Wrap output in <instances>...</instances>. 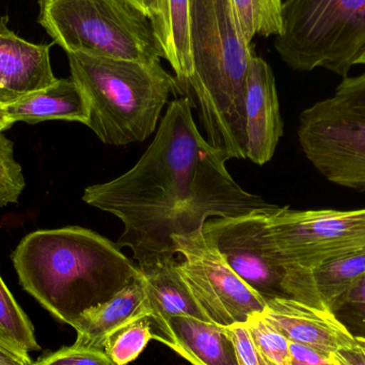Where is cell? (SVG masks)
<instances>
[{"instance_id":"cell-1","label":"cell","mask_w":365,"mask_h":365,"mask_svg":"<svg viewBox=\"0 0 365 365\" xmlns=\"http://www.w3.org/2000/svg\"><path fill=\"white\" fill-rule=\"evenodd\" d=\"M191 107L188 96L173 101L136 165L83 192L86 203L121 221L117 246L130 249L141 270L177 261L173 238L203 231L210 219L274 206L232 178L225 166L231 158L204 138Z\"/></svg>"},{"instance_id":"cell-2","label":"cell","mask_w":365,"mask_h":365,"mask_svg":"<svg viewBox=\"0 0 365 365\" xmlns=\"http://www.w3.org/2000/svg\"><path fill=\"white\" fill-rule=\"evenodd\" d=\"M12 261L23 289L70 326L140 276V268L117 244L81 227L30 233Z\"/></svg>"},{"instance_id":"cell-3","label":"cell","mask_w":365,"mask_h":365,"mask_svg":"<svg viewBox=\"0 0 365 365\" xmlns=\"http://www.w3.org/2000/svg\"><path fill=\"white\" fill-rule=\"evenodd\" d=\"M192 75L206 140L230 158H246L245 101L252 44L245 40L231 0H189Z\"/></svg>"},{"instance_id":"cell-4","label":"cell","mask_w":365,"mask_h":365,"mask_svg":"<svg viewBox=\"0 0 365 365\" xmlns=\"http://www.w3.org/2000/svg\"><path fill=\"white\" fill-rule=\"evenodd\" d=\"M71 76L88 105L86 125L105 145L143 143L158 128L177 78L160 61H130L68 53Z\"/></svg>"},{"instance_id":"cell-5","label":"cell","mask_w":365,"mask_h":365,"mask_svg":"<svg viewBox=\"0 0 365 365\" xmlns=\"http://www.w3.org/2000/svg\"><path fill=\"white\" fill-rule=\"evenodd\" d=\"M38 23L66 53L130 61H160L149 17L132 0H38Z\"/></svg>"},{"instance_id":"cell-6","label":"cell","mask_w":365,"mask_h":365,"mask_svg":"<svg viewBox=\"0 0 365 365\" xmlns=\"http://www.w3.org/2000/svg\"><path fill=\"white\" fill-rule=\"evenodd\" d=\"M274 45L293 70L346 78L365 51V0H287Z\"/></svg>"},{"instance_id":"cell-7","label":"cell","mask_w":365,"mask_h":365,"mask_svg":"<svg viewBox=\"0 0 365 365\" xmlns=\"http://www.w3.org/2000/svg\"><path fill=\"white\" fill-rule=\"evenodd\" d=\"M266 210L237 218L210 219L204 225V235L266 302L289 298L314 307L311 270L279 257L266 231Z\"/></svg>"},{"instance_id":"cell-8","label":"cell","mask_w":365,"mask_h":365,"mask_svg":"<svg viewBox=\"0 0 365 365\" xmlns=\"http://www.w3.org/2000/svg\"><path fill=\"white\" fill-rule=\"evenodd\" d=\"M297 136L326 180L365 192V107L334 96L319 101L300 113Z\"/></svg>"},{"instance_id":"cell-9","label":"cell","mask_w":365,"mask_h":365,"mask_svg":"<svg viewBox=\"0 0 365 365\" xmlns=\"http://www.w3.org/2000/svg\"><path fill=\"white\" fill-rule=\"evenodd\" d=\"M264 218L279 257L307 269L365 248V208L298 210L274 205L264 212Z\"/></svg>"},{"instance_id":"cell-10","label":"cell","mask_w":365,"mask_h":365,"mask_svg":"<svg viewBox=\"0 0 365 365\" xmlns=\"http://www.w3.org/2000/svg\"><path fill=\"white\" fill-rule=\"evenodd\" d=\"M173 242L182 257L178 270L208 321L229 327L263 312L265 300L230 267L203 231Z\"/></svg>"},{"instance_id":"cell-11","label":"cell","mask_w":365,"mask_h":365,"mask_svg":"<svg viewBox=\"0 0 365 365\" xmlns=\"http://www.w3.org/2000/svg\"><path fill=\"white\" fill-rule=\"evenodd\" d=\"M245 133L246 158L259 166L269 162L282 137L283 121L274 72L257 55L247 75Z\"/></svg>"},{"instance_id":"cell-12","label":"cell","mask_w":365,"mask_h":365,"mask_svg":"<svg viewBox=\"0 0 365 365\" xmlns=\"http://www.w3.org/2000/svg\"><path fill=\"white\" fill-rule=\"evenodd\" d=\"M262 314L289 342L308 345L330 355L349 346L355 338L332 311L298 300H268Z\"/></svg>"},{"instance_id":"cell-13","label":"cell","mask_w":365,"mask_h":365,"mask_svg":"<svg viewBox=\"0 0 365 365\" xmlns=\"http://www.w3.org/2000/svg\"><path fill=\"white\" fill-rule=\"evenodd\" d=\"M8 17L0 21V105L53 85L49 49L53 44H32L11 31Z\"/></svg>"},{"instance_id":"cell-14","label":"cell","mask_w":365,"mask_h":365,"mask_svg":"<svg viewBox=\"0 0 365 365\" xmlns=\"http://www.w3.org/2000/svg\"><path fill=\"white\" fill-rule=\"evenodd\" d=\"M153 339L192 365H238L235 347L222 326L177 317L153 329Z\"/></svg>"},{"instance_id":"cell-15","label":"cell","mask_w":365,"mask_h":365,"mask_svg":"<svg viewBox=\"0 0 365 365\" xmlns=\"http://www.w3.org/2000/svg\"><path fill=\"white\" fill-rule=\"evenodd\" d=\"M141 313H150L143 276L135 279L106 302L83 311L72 323L76 330L74 344L103 349L105 339L115 328Z\"/></svg>"},{"instance_id":"cell-16","label":"cell","mask_w":365,"mask_h":365,"mask_svg":"<svg viewBox=\"0 0 365 365\" xmlns=\"http://www.w3.org/2000/svg\"><path fill=\"white\" fill-rule=\"evenodd\" d=\"M9 119L36 124L48 120H66L85 124L88 105L83 92L71 79H57L53 85L32 92L12 104L6 105Z\"/></svg>"},{"instance_id":"cell-17","label":"cell","mask_w":365,"mask_h":365,"mask_svg":"<svg viewBox=\"0 0 365 365\" xmlns=\"http://www.w3.org/2000/svg\"><path fill=\"white\" fill-rule=\"evenodd\" d=\"M177 262L140 269L153 329L182 315L210 322L182 280Z\"/></svg>"},{"instance_id":"cell-18","label":"cell","mask_w":365,"mask_h":365,"mask_svg":"<svg viewBox=\"0 0 365 365\" xmlns=\"http://www.w3.org/2000/svg\"><path fill=\"white\" fill-rule=\"evenodd\" d=\"M365 274V248L342 253L311 269L314 307L331 311L334 302Z\"/></svg>"},{"instance_id":"cell-19","label":"cell","mask_w":365,"mask_h":365,"mask_svg":"<svg viewBox=\"0 0 365 365\" xmlns=\"http://www.w3.org/2000/svg\"><path fill=\"white\" fill-rule=\"evenodd\" d=\"M166 25L168 36L164 59L170 63L181 88H189L192 75L189 0H166Z\"/></svg>"},{"instance_id":"cell-20","label":"cell","mask_w":365,"mask_h":365,"mask_svg":"<svg viewBox=\"0 0 365 365\" xmlns=\"http://www.w3.org/2000/svg\"><path fill=\"white\" fill-rule=\"evenodd\" d=\"M283 0H231L240 34L252 44L255 36H278L282 31Z\"/></svg>"},{"instance_id":"cell-21","label":"cell","mask_w":365,"mask_h":365,"mask_svg":"<svg viewBox=\"0 0 365 365\" xmlns=\"http://www.w3.org/2000/svg\"><path fill=\"white\" fill-rule=\"evenodd\" d=\"M153 339L150 313H141L115 328L105 339L103 351L117 365L136 360Z\"/></svg>"},{"instance_id":"cell-22","label":"cell","mask_w":365,"mask_h":365,"mask_svg":"<svg viewBox=\"0 0 365 365\" xmlns=\"http://www.w3.org/2000/svg\"><path fill=\"white\" fill-rule=\"evenodd\" d=\"M0 339L29 354L40 349L34 328L0 277Z\"/></svg>"},{"instance_id":"cell-23","label":"cell","mask_w":365,"mask_h":365,"mask_svg":"<svg viewBox=\"0 0 365 365\" xmlns=\"http://www.w3.org/2000/svg\"><path fill=\"white\" fill-rule=\"evenodd\" d=\"M245 325L267 365H292L289 341L262 313L249 317Z\"/></svg>"},{"instance_id":"cell-24","label":"cell","mask_w":365,"mask_h":365,"mask_svg":"<svg viewBox=\"0 0 365 365\" xmlns=\"http://www.w3.org/2000/svg\"><path fill=\"white\" fill-rule=\"evenodd\" d=\"M25 185L21 165L15 160L13 143L0 132V207L16 203Z\"/></svg>"},{"instance_id":"cell-25","label":"cell","mask_w":365,"mask_h":365,"mask_svg":"<svg viewBox=\"0 0 365 365\" xmlns=\"http://www.w3.org/2000/svg\"><path fill=\"white\" fill-rule=\"evenodd\" d=\"M331 311L351 334L365 338V274L334 302Z\"/></svg>"},{"instance_id":"cell-26","label":"cell","mask_w":365,"mask_h":365,"mask_svg":"<svg viewBox=\"0 0 365 365\" xmlns=\"http://www.w3.org/2000/svg\"><path fill=\"white\" fill-rule=\"evenodd\" d=\"M32 365H117L103 349H90L73 344L72 346L62 347L55 353Z\"/></svg>"},{"instance_id":"cell-27","label":"cell","mask_w":365,"mask_h":365,"mask_svg":"<svg viewBox=\"0 0 365 365\" xmlns=\"http://www.w3.org/2000/svg\"><path fill=\"white\" fill-rule=\"evenodd\" d=\"M235 347L238 365H267L245 324L225 327Z\"/></svg>"},{"instance_id":"cell-28","label":"cell","mask_w":365,"mask_h":365,"mask_svg":"<svg viewBox=\"0 0 365 365\" xmlns=\"http://www.w3.org/2000/svg\"><path fill=\"white\" fill-rule=\"evenodd\" d=\"M153 24L156 36L160 41L163 55L167 46L166 0H132Z\"/></svg>"},{"instance_id":"cell-29","label":"cell","mask_w":365,"mask_h":365,"mask_svg":"<svg viewBox=\"0 0 365 365\" xmlns=\"http://www.w3.org/2000/svg\"><path fill=\"white\" fill-rule=\"evenodd\" d=\"M334 98L365 107V72L358 76L346 77L336 87Z\"/></svg>"},{"instance_id":"cell-30","label":"cell","mask_w":365,"mask_h":365,"mask_svg":"<svg viewBox=\"0 0 365 365\" xmlns=\"http://www.w3.org/2000/svg\"><path fill=\"white\" fill-rule=\"evenodd\" d=\"M332 361L336 365H365V338L355 336L349 346L332 354Z\"/></svg>"},{"instance_id":"cell-31","label":"cell","mask_w":365,"mask_h":365,"mask_svg":"<svg viewBox=\"0 0 365 365\" xmlns=\"http://www.w3.org/2000/svg\"><path fill=\"white\" fill-rule=\"evenodd\" d=\"M289 354L292 359L307 364H319L332 361V355L313 349L308 345L289 342Z\"/></svg>"},{"instance_id":"cell-32","label":"cell","mask_w":365,"mask_h":365,"mask_svg":"<svg viewBox=\"0 0 365 365\" xmlns=\"http://www.w3.org/2000/svg\"><path fill=\"white\" fill-rule=\"evenodd\" d=\"M0 364L4 365H32L29 354L16 349L0 339Z\"/></svg>"},{"instance_id":"cell-33","label":"cell","mask_w":365,"mask_h":365,"mask_svg":"<svg viewBox=\"0 0 365 365\" xmlns=\"http://www.w3.org/2000/svg\"><path fill=\"white\" fill-rule=\"evenodd\" d=\"M13 122L9 119L8 115H6V111H4V106L0 105V132L2 130H6V128H10L12 125Z\"/></svg>"},{"instance_id":"cell-34","label":"cell","mask_w":365,"mask_h":365,"mask_svg":"<svg viewBox=\"0 0 365 365\" xmlns=\"http://www.w3.org/2000/svg\"><path fill=\"white\" fill-rule=\"evenodd\" d=\"M292 365H336V364H334V361L324 362V364H302V362L296 361V360L292 359Z\"/></svg>"},{"instance_id":"cell-35","label":"cell","mask_w":365,"mask_h":365,"mask_svg":"<svg viewBox=\"0 0 365 365\" xmlns=\"http://www.w3.org/2000/svg\"><path fill=\"white\" fill-rule=\"evenodd\" d=\"M357 66H365V51L364 53V55L360 57V59L358 60Z\"/></svg>"},{"instance_id":"cell-36","label":"cell","mask_w":365,"mask_h":365,"mask_svg":"<svg viewBox=\"0 0 365 365\" xmlns=\"http://www.w3.org/2000/svg\"><path fill=\"white\" fill-rule=\"evenodd\" d=\"M0 365H4V364H0Z\"/></svg>"}]
</instances>
